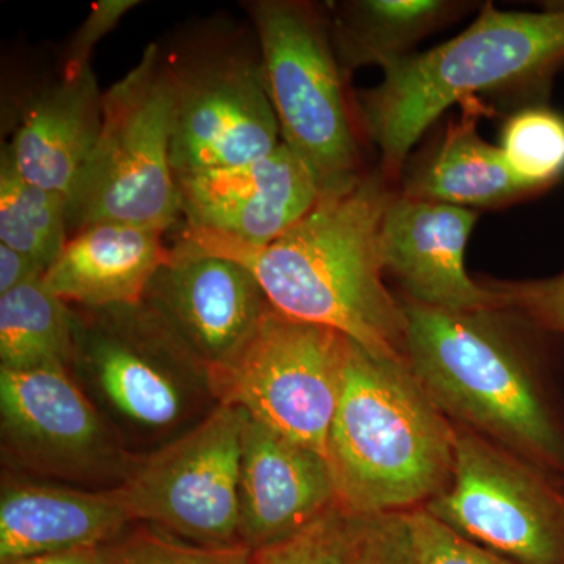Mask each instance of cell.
<instances>
[{"mask_svg":"<svg viewBox=\"0 0 564 564\" xmlns=\"http://www.w3.org/2000/svg\"><path fill=\"white\" fill-rule=\"evenodd\" d=\"M43 276L0 295V369L68 367L74 310L46 288Z\"/></svg>","mask_w":564,"mask_h":564,"instance_id":"obj_23","label":"cell"},{"mask_svg":"<svg viewBox=\"0 0 564 564\" xmlns=\"http://www.w3.org/2000/svg\"><path fill=\"white\" fill-rule=\"evenodd\" d=\"M120 488L85 489L3 470L0 563L98 549L133 524Z\"/></svg>","mask_w":564,"mask_h":564,"instance_id":"obj_17","label":"cell"},{"mask_svg":"<svg viewBox=\"0 0 564 564\" xmlns=\"http://www.w3.org/2000/svg\"><path fill=\"white\" fill-rule=\"evenodd\" d=\"M402 303L404 361L448 421L564 478V383L551 333L507 307Z\"/></svg>","mask_w":564,"mask_h":564,"instance_id":"obj_1","label":"cell"},{"mask_svg":"<svg viewBox=\"0 0 564 564\" xmlns=\"http://www.w3.org/2000/svg\"><path fill=\"white\" fill-rule=\"evenodd\" d=\"M475 221L473 209L393 196L381 252L384 272L399 282L403 299L455 313L505 307L499 293L466 272L464 251Z\"/></svg>","mask_w":564,"mask_h":564,"instance_id":"obj_15","label":"cell"},{"mask_svg":"<svg viewBox=\"0 0 564 564\" xmlns=\"http://www.w3.org/2000/svg\"><path fill=\"white\" fill-rule=\"evenodd\" d=\"M529 191L505 161L500 147L478 135L474 122L452 129L440 147L408 173L403 196L464 207L514 202Z\"/></svg>","mask_w":564,"mask_h":564,"instance_id":"obj_20","label":"cell"},{"mask_svg":"<svg viewBox=\"0 0 564 564\" xmlns=\"http://www.w3.org/2000/svg\"><path fill=\"white\" fill-rule=\"evenodd\" d=\"M243 410L220 404L191 432L137 456L120 486L133 521L188 543L228 547L240 540Z\"/></svg>","mask_w":564,"mask_h":564,"instance_id":"obj_12","label":"cell"},{"mask_svg":"<svg viewBox=\"0 0 564 564\" xmlns=\"http://www.w3.org/2000/svg\"><path fill=\"white\" fill-rule=\"evenodd\" d=\"M462 3L444 0H356L332 7L329 31L340 66L352 70L402 58L411 46L454 18Z\"/></svg>","mask_w":564,"mask_h":564,"instance_id":"obj_22","label":"cell"},{"mask_svg":"<svg viewBox=\"0 0 564 564\" xmlns=\"http://www.w3.org/2000/svg\"><path fill=\"white\" fill-rule=\"evenodd\" d=\"M172 77V165L180 174L259 161L282 143L261 63L247 40L209 32L163 52Z\"/></svg>","mask_w":564,"mask_h":564,"instance_id":"obj_8","label":"cell"},{"mask_svg":"<svg viewBox=\"0 0 564 564\" xmlns=\"http://www.w3.org/2000/svg\"><path fill=\"white\" fill-rule=\"evenodd\" d=\"M507 310L555 336H564V272L544 280L494 281Z\"/></svg>","mask_w":564,"mask_h":564,"instance_id":"obj_28","label":"cell"},{"mask_svg":"<svg viewBox=\"0 0 564 564\" xmlns=\"http://www.w3.org/2000/svg\"><path fill=\"white\" fill-rule=\"evenodd\" d=\"M281 141L314 174L322 195L362 176L344 69L321 9L295 0L247 3Z\"/></svg>","mask_w":564,"mask_h":564,"instance_id":"obj_7","label":"cell"},{"mask_svg":"<svg viewBox=\"0 0 564 564\" xmlns=\"http://www.w3.org/2000/svg\"><path fill=\"white\" fill-rule=\"evenodd\" d=\"M252 564H414L408 513H359L337 502L291 540L254 552Z\"/></svg>","mask_w":564,"mask_h":564,"instance_id":"obj_21","label":"cell"},{"mask_svg":"<svg viewBox=\"0 0 564 564\" xmlns=\"http://www.w3.org/2000/svg\"><path fill=\"white\" fill-rule=\"evenodd\" d=\"M46 270L29 256L0 243V295L43 276Z\"/></svg>","mask_w":564,"mask_h":564,"instance_id":"obj_30","label":"cell"},{"mask_svg":"<svg viewBox=\"0 0 564 564\" xmlns=\"http://www.w3.org/2000/svg\"><path fill=\"white\" fill-rule=\"evenodd\" d=\"M185 228L247 247H265L292 229L321 199L306 163L281 143L245 165L176 176Z\"/></svg>","mask_w":564,"mask_h":564,"instance_id":"obj_13","label":"cell"},{"mask_svg":"<svg viewBox=\"0 0 564 564\" xmlns=\"http://www.w3.org/2000/svg\"><path fill=\"white\" fill-rule=\"evenodd\" d=\"M0 564H102L98 549H79V551L54 552L24 556V558L10 560Z\"/></svg>","mask_w":564,"mask_h":564,"instance_id":"obj_31","label":"cell"},{"mask_svg":"<svg viewBox=\"0 0 564 564\" xmlns=\"http://www.w3.org/2000/svg\"><path fill=\"white\" fill-rule=\"evenodd\" d=\"M73 310L66 369L129 454L158 451L220 406L210 367L148 304Z\"/></svg>","mask_w":564,"mask_h":564,"instance_id":"obj_5","label":"cell"},{"mask_svg":"<svg viewBox=\"0 0 564 564\" xmlns=\"http://www.w3.org/2000/svg\"><path fill=\"white\" fill-rule=\"evenodd\" d=\"M564 63V3L502 11L486 3L473 25L417 55L384 63V79L359 96L364 129L380 148L386 176L448 107L464 96L536 87Z\"/></svg>","mask_w":564,"mask_h":564,"instance_id":"obj_4","label":"cell"},{"mask_svg":"<svg viewBox=\"0 0 564 564\" xmlns=\"http://www.w3.org/2000/svg\"><path fill=\"white\" fill-rule=\"evenodd\" d=\"M102 564H252L245 544L209 547L180 540L143 522H133L99 547Z\"/></svg>","mask_w":564,"mask_h":564,"instance_id":"obj_26","label":"cell"},{"mask_svg":"<svg viewBox=\"0 0 564 564\" xmlns=\"http://www.w3.org/2000/svg\"><path fill=\"white\" fill-rule=\"evenodd\" d=\"M140 6L135 0H99L93 3L90 14L74 33L62 57L63 76L73 77L90 68L91 52L96 44L120 24L124 14L133 7Z\"/></svg>","mask_w":564,"mask_h":564,"instance_id":"obj_29","label":"cell"},{"mask_svg":"<svg viewBox=\"0 0 564 564\" xmlns=\"http://www.w3.org/2000/svg\"><path fill=\"white\" fill-rule=\"evenodd\" d=\"M455 429L451 484L423 510L511 564H564V478Z\"/></svg>","mask_w":564,"mask_h":564,"instance_id":"obj_10","label":"cell"},{"mask_svg":"<svg viewBox=\"0 0 564 564\" xmlns=\"http://www.w3.org/2000/svg\"><path fill=\"white\" fill-rule=\"evenodd\" d=\"M172 252L161 231L98 223L69 236L43 281L63 302L82 310L137 304Z\"/></svg>","mask_w":564,"mask_h":564,"instance_id":"obj_19","label":"cell"},{"mask_svg":"<svg viewBox=\"0 0 564 564\" xmlns=\"http://www.w3.org/2000/svg\"><path fill=\"white\" fill-rule=\"evenodd\" d=\"M0 440L3 470L85 489L120 488L137 458L66 366L0 369Z\"/></svg>","mask_w":564,"mask_h":564,"instance_id":"obj_11","label":"cell"},{"mask_svg":"<svg viewBox=\"0 0 564 564\" xmlns=\"http://www.w3.org/2000/svg\"><path fill=\"white\" fill-rule=\"evenodd\" d=\"M336 503L328 459L248 415L239 480L242 543L252 552L284 543Z\"/></svg>","mask_w":564,"mask_h":564,"instance_id":"obj_16","label":"cell"},{"mask_svg":"<svg viewBox=\"0 0 564 564\" xmlns=\"http://www.w3.org/2000/svg\"><path fill=\"white\" fill-rule=\"evenodd\" d=\"M388 176L364 173L326 193L284 236L265 247L182 226L176 245L243 263L278 313L326 326L375 355L404 361L402 299L384 284L381 231L393 199Z\"/></svg>","mask_w":564,"mask_h":564,"instance_id":"obj_2","label":"cell"},{"mask_svg":"<svg viewBox=\"0 0 564 564\" xmlns=\"http://www.w3.org/2000/svg\"><path fill=\"white\" fill-rule=\"evenodd\" d=\"M350 348L344 334L273 307L229 358L212 367L215 397L326 458Z\"/></svg>","mask_w":564,"mask_h":564,"instance_id":"obj_9","label":"cell"},{"mask_svg":"<svg viewBox=\"0 0 564 564\" xmlns=\"http://www.w3.org/2000/svg\"><path fill=\"white\" fill-rule=\"evenodd\" d=\"M505 161L530 193L544 191L564 176V117L549 107H529L507 121Z\"/></svg>","mask_w":564,"mask_h":564,"instance_id":"obj_25","label":"cell"},{"mask_svg":"<svg viewBox=\"0 0 564 564\" xmlns=\"http://www.w3.org/2000/svg\"><path fill=\"white\" fill-rule=\"evenodd\" d=\"M174 96L159 44L102 98V124L68 196L69 236L98 223L165 234L181 223L172 165Z\"/></svg>","mask_w":564,"mask_h":564,"instance_id":"obj_6","label":"cell"},{"mask_svg":"<svg viewBox=\"0 0 564 564\" xmlns=\"http://www.w3.org/2000/svg\"><path fill=\"white\" fill-rule=\"evenodd\" d=\"M414 564H511L502 556L470 543L423 508L408 511Z\"/></svg>","mask_w":564,"mask_h":564,"instance_id":"obj_27","label":"cell"},{"mask_svg":"<svg viewBox=\"0 0 564 564\" xmlns=\"http://www.w3.org/2000/svg\"><path fill=\"white\" fill-rule=\"evenodd\" d=\"M172 251L148 284L143 303L212 369L240 347L273 306L243 263L182 245Z\"/></svg>","mask_w":564,"mask_h":564,"instance_id":"obj_14","label":"cell"},{"mask_svg":"<svg viewBox=\"0 0 564 564\" xmlns=\"http://www.w3.org/2000/svg\"><path fill=\"white\" fill-rule=\"evenodd\" d=\"M456 429L402 359L352 343L328 437L337 502L359 513L425 508L451 484Z\"/></svg>","mask_w":564,"mask_h":564,"instance_id":"obj_3","label":"cell"},{"mask_svg":"<svg viewBox=\"0 0 564 564\" xmlns=\"http://www.w3.org/2000/svg\"><path fill=\"white\" fill-rule=\"evenodd\" d=\"M102 98L91 66L25 96L7 143L25 180L68 198L101 132Z\"/></svg>","mask_w":564,"mask_h":564,"instance_id":"obj_18","label":"cell"},{"mask_svg":"<svg viewBox=\"0 0 564 564\" xmlns=\"http://www.w3.org/2000/svg\"><path fill=\"white\" fill-rule=\"evenodd\" d=\"M68 239V198L25 180L6 144L0 159V243L47 272Z\"/></svg>","mask_w":564,"mask_h":564,"instance_id":"obj_24","label":"cell"}]
</instances>
